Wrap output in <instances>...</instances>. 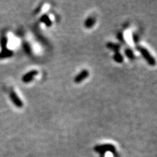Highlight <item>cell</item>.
Instances as JSON below:
<instances>
[{
  "instance_id": "9a60e30c",
  "label": "cell",
  "mask_w": 157,
  "mask_h": 157,
  "mask_svg": "<svg viewBox=\"0 0 157 157\" xmlns=\"http://www.w3.org/2000/svg\"><path fill=\"white\" fill-rule=\"evenodd\" d=\"M132 39H133V42H134L135 43H137V42H138V39H139L138 36H137L136 34H134V33H133V34H132Z\"/></svg>"
},
{
  "instance_id": "3957f363",
  "label": "cell",
  "mask_w": 157,
  "mask_h": 157,
  "mask_svg": "<svg viewBox=\"0 0 157 157\" xmlns=\"http://www.w3.org/2000/svg\"><path fill=\"white\" fill-rule=\"evenodd\" d=\"M10 100L13 104L17 108H22L23 106V103L14 90H11L10 91Z\"/></svg>"
},
{
  "instance_id": "4fadbf2b",
  "label": "cell",
  "mask_w": 157,
  "mask_h": 157,
  "mask_svg": "<svg viewBox=\"0 0 157 157\" xmlns=\"http://www.w3.org/2000/svg\"><path fill=\"white\" fill-rule=\"evenodd\" d=\"M23 50L25 51V52L28 55H31V52H32V50H31V48L30 44L27 42H24L23 44Z\"/></svg>"
},
{
  "instance_id": "ba28073f",
  "label": "cell",
  "mask_w": 157,
  "mask_h": 157,
  "mask_svg": "<svg viewBox=\"0 0 157 157\" xmlns=\"http://www.w3.org/2000/svg\"><path fill=\"white\" fill-rule=\"evenodd\" d=\"M106 48L109 50L113 51L114 52H118L120 50L121 45L119 44H117V43L108 42L106 44Z\"/></svg>"
},
{
  "instance_id": "7c38bea8",
  "label": "cell",
  "mask_w": 157,
  "mask_h": 157,
  "mask_svg": "<svg viewBox=\"0 0 157 157\" xmlns=\"http://www.w3.org/2000/svg\"><path fill=\"white\" fill-rule=\"evenodd\" d=\"M124 53H125V56H126L129 60H133V59L135 58L134 52H133V51L131 50V49L129 48L125 49Z\"/></svg>"
},
{
  "instance_id": "7a4b0ae2",
  "label": "cell",
  "mask_w": 157,
  "mask_h": 157,
  "mask_svg": "<svg viewBox=\"0 0 157 157\" xmlns=\"http://www.w3.org/2000/svg\"><path fill=\"white\" fill-rule=\"evenodd\" d=\"M95 151L96 152L100 153V154H105L106 152H114L116 151L115 146L112 144H109V143H106V144L103 145H98L95 147Z\"/></svg>"
},
{
  "instance_id": "52a82bcc",
  "label": "cell",
  "mask_w": 157,
  "mask_h": 157,
  "mask_svg": "<svg viewBox=\"0 0 157 157\" xmlns=\"http://www.w3.org/2000/svg\"><path fill=\"white\" fill-rule=\"evenodd\" d=\"M95 22H96L95 17L90 16L89 17H87V18L85 20V21H84V27L87 29H91L92 27L95 25Z\"/></svg>"
},
{
  "instance_id": "277c9868",
  "label": "cell",
  "mask_w": 157,
  "mask_h": 157,
  "mask_svg": "<svg viewBox=\"0 0 157 157\" xmlns=\"http://www.w3.org/2000/svg\"><path fill=\"white\" fill-rule=\"evenodd\" d=\"M89 74L90 73L89 71H88V70H86V69L82 70V71H80L79 73H78L75 77H74V81L76 84L81 83L82 81H84L85 78H87L88 76H89Z\"/></svg>"
},
{
  "instance_id": "9c48e42d",
  "label": "cell",
  "mask_w": 157,
  "mask_h": 157,
  "mask_svg": "<svg viewBox=\"0 0 157 157\" xmlns=\"http://www.w3.org/2000/svg\"><path fill=\"white\" fill-rule=\"evenodd\" d=\"M40 21L44 23L45 25H47L48 27L51 26V25H52V21H51L50 17H49L48 15H46V14L42 15V17H41V18H40Z\"/></svg>"
},
{
  "instance_id": "6da1fadb",
  "label": "cell",
  "mask_w": 157,
  "mask_h": 157,
  "mask_svg": "<svg viewBox=\"0 0 157 157\" xmlns=\"http://www.w3.org/2000/svg\"><path fill=\"white\" fill-rule=\"evenodd\" d=\"M137 50L140 52V54L142 55L143 58L146 60L147 63L150 65V66H154L156 65V60H155L154 57L151 55L149 51L147 50L146 48H145L144 47L142 46H137Z\"/></svg>"
},
{
  "instance_id": "30bf717a",
  "label": "cell",
  "mask_w": 157,
  "mask_h": 157,
  "mask_svg": "<svg viewBox=\"0 0 157 157\" xmlns=\"http://www.w3.org/2000/svg\"><path fill=\"white\" fill-rule=\"evenodd\" d=\"M113 60H114L115 62L118 63H121L124 61V57L119 52H115L113 56Z\"/></svg>"
},
{
  "instance_id": "8fae6325",
  "label": "cell",
  "mask_w": 157,
  "mask_h": 157,
  "mask_svg": "<svg viewBox=\"0 0 157 157\" xmlns=\"http://www.w3.org/2000/svg\"><path fill=\"white\" fill-rule=\"evenodd\" d=\"M7 43H8V39H7V37L6 36L2 37L1 40H0V45H1L2 50L7 49Z\"/></svg>"
},
{
  "instance_id": "8992f818",
  "label": "cell",
  "mask_w": 157,
  "mask_h": 157,
  "mask_svg": "<svg viewBox=\"0 0 157 157\" xmlns=\"http://www.w3.org/2000/svg\"><path fill=\"white\" fill-rule=\"evenodd\" d=\"M13 54H14L13 51L11 50H8V49L1 50V52H0V60L10 58V57L13 56Z\"/></svg>"
},
{
  "instance_id": "5bb4252c",
  "label": "cell",
  "mask_w": 157,
  "mask_h": 157,
  "mask_svg": "<svg viewBox=\"0 0 157 157\" xmlns=\"http://www.w3.org/2000/svg\"><path fill=\"white\" fill-rule=\"evenodd\" d=\"M117 39H119V40L120 41V42L122 43V44H125V42H125L124 37V35H123L122 33H121V32L118 33Z\"/></svg>"
},
{
  "instance_id": "5b68a950",
  "label": "cell",
  "mask_w": 157,
  "mask_h": 157,
  "mask_svg": "<svg viewBox=\"0 0 157 157\" xmlns=\"http://www.w3.org/2000/svg\"><path fill=\"white\" fill-rule=\"evenodd\" d=\"M38 74V71L36 70H31L26 73L25 75L23 76L22 82L24 83H29V82L32 81L34 78Z\"/></svg>"
}]
</instances>
